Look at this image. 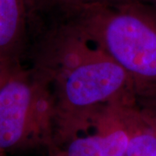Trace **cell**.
Segmentation results:
<instances>
[{"label": "cell", "instance_id": "4", "mask_svg": "<svg viewBox=\"0 0 156 156\" xmlns=\"http://www.w3.org/2000/svg\"><path fill=\"white\" fill-rule=\"evenodd\" d=\"M133 102L135 98L120 99L56 113L49 147L64 156H126L130 140L126 108Z\"/></svg>", "mask_w": 156, "mask_h": 156}, {"label": "cell", "instance_id": "5", "mask_svg": "<svg viewBox=\"0 0 156 156\" xmlns=\"http://www.w3.org/2000/svg\"><path fill=\"white\" fill-rule=\"evenodd\" d=\"M30 16L23 0H0V58L17 61Z\"/></svg>", "mask_w": 156, "mask_h": 156}, {"label": "cell", "instance_id": "12", "mask_svg": "<svg viewBox=\"0 0 156 156\" xmlns=\"http://www.w3.org/2000/svg\"><path fill=\"white\" fill-rule=\"evenodd\" d=\"M0 156H6L5 153H4V152H1V151H0Z\"/></svg>", "mask_w": 156, "mask_h": 156}, {"label": "cell", "instance_id": "10", "mask_svg": "<svg viewBox=\"0 0 156 156\" xmlns=\"http://www.w3.org/2000/svg\"><path fill=\"white\" fill-rule=\"evenodd\" d=\"M28 7L30 15H32L35 11H39L42 5V0H23Z\"/></svg>", "mask_w": 156, "mask_h": 156}, {"label": "cell", "instance_id": "11", "mask_svg": "<svg viewBox=\"0 0 156 156\" xmlns=\"http://www.w3.org/2000/svg\"><path fill=\"white\" fill-rule=\"evenodd\" d=\"M47 151H48V156H64L63 154H62L61 153H59L58 151L54 149L53 147H48Z\"/></svg>", "mask_w": 156, "mask_h": 156}, {"label": "cell", "instance_id": "14", "mask_svg": "<svg viewBox=\"0 0 156 156\" xmlns=\"http://www.w3.org/2000/svg\"><path fill=\"white\" fill-rule=\"evenodd\" d=\"M155 6H156V5H155Z\"/></svg>", "mask_w": 156, "mask_h": 156}, {"label": "cell", "instance_id": "6", "mask_svg": "<svg viewBox=\"0 0 156 156\" xmlns=\"http://www.w3.org/2000/svg\"><path fill=\"white\" fill-rule=\"evenodd\" d=\"M130 140L126 156H156V131L144 120L134 103L126 108Z\"/></svg>", "mask_w": 156, "mask_h": 156}, {"label": "cell", "instance_id": "13", "mask_svg": "<svg viewBox=\"0 0 156 156\" xmlns=\"http://www.w3.org/2000/svg\"><path fill=\"white\" fill-rule=\"evenodd\" d=\"M154 2H155V5H156V0H154Z\"/></svg>", "mask_w": 156, "mask_h": 156}, {"label": "cell", "instance_id": "3", "mask_svg": "<svg viewBox=\"0 0 156 156\" xmlns=\"http://www.w3.org/2000/svg\"><path fill=\"white\" fill-rule=\"evenodd\" d=\"M56 102L50 80L40 69L17 63L0 84V151L52 143Z\"/></svg>", "mask_w": 156, "mask_h": 156}, {"label": "cell", "instance_id": "7", "mask_svg": "<svg viewBox=\"0 0 156 156\" xmlns=\"http://www.w3.org/2000/svg\"><path fill=\"white\" fill-rule=\"evenodd\" d=\"M135 107L156 131V84H135Z\"/></svg>", "mask_w": 156, "mask_h": 156}, {"label": "cell", "instance_id": "9", "mask_svg": "<svg viewBox=\"0 0 156 156\" xmlns=\"http://www.w3.org/2000/svg\"><path fill=\"white\" fill-rule=\"evenodd\" d=\"M17 64V61H11L0 58V84L4 82L11 69Z\"/></svg>", "mask_w": 156, "mask_h": 156}, {"label": "cell", "instance_id": "1", "mask_svg": "<svg viewBox=\"0 0 156 156\" xmlns=\"http://www.w3.org/2000/svg\"><path fill=\"white\" fill-rule=\"evenodd\" d=\"M50 80L56 113L135 97V83L100 44L68 20L44 41L35 65Z\"/></svg>", "mask_w": 156, "mask_h": 156}, {"label": "cell", "instance_id": "2", "mask_svg": "<svg viewBox=\"0 0 156 156\" xmlns=\"http://www.w3.org/2000/svg\"><path fill=\"white\" fill-rule=\"evenodd\" d=\"M89 0L65 13L134 78L156 84V9L137 1Z\"/></svg>", "mask_w": 156, "mask_h": 156}, {"label": "cell", "instance_id": "8", "mask_svg": "<svg viewBox=\"0 0 156 156\" xmlns=\"http://www.w3.org/2000/svg\"><path fill=\"white\" fill-rule=\"evenodd\" d=\"M89 0H42V7H46L48 5L52 6H57L62 11L66 13L71 9L76 7L79 5L83 4Z\"/></svg>", "mask_w": 156, "mask_h": 156}]
</instances>
